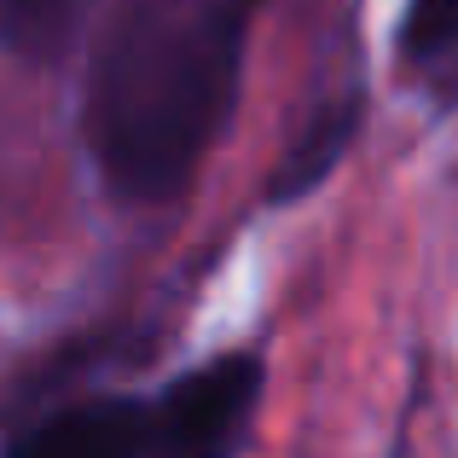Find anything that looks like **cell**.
Instances as JSON below:
<instances>
[{
    "label": "cell",
    "instance_id": "cell-1",
    "mask_svg": "<svg viewBox=\"0 0 458 458\" xmlns=\"http://www.w3.org/2000/svg\"><path fill=\"white\" fill-rule=\"evenodd\" d=\"M256 0H123L93 70L88 134L116 198L163 203L198 174L238 93Z\"/></svg>",
    "mask_w": 458,
    "mask_h": 458
},
{
    "label": "cell",
    "instance_id": "cell-2",
    "mask_svg": "<svg viewBox=\"0 0 458 458\" xmlns=\"http://www.w3.org/2000/svg\"><path fill=\"white\" fill-rule=\"evenodd\" d=\"M256 401V360L233 354L180 377L151 406V458H226Z\"/></svg>",
    "mask_w": 458,
    "mask_h": 458
},
{
    "label": "cell",
    "instance_id": "cell-3",
    "mask_svg": "<svg viewBox=\"0 0 458 458\" xmlns=\"http://www.w3.org/2000/svg\"><path fill=\"white\" fill-rule=\"evenodd\" d=\"M12 458H151V406L88 401L35 424Z\"/></svg>",
    "mask_w": 458,
    "mask_h": 458
},
{
    "label": "cell",
    "instance_id": "cell-4",
    "mask_svg": "<svg viewBox=\"0 0 458 458\" xmlns=\"http://www.w3.org/2000/svg\"><path fill=\"white\" fill-rule=\"evenodd\" d=\"M354 123H360V111H354V105H343V111L319 116V123H313L308 134H302V146L284 157V168L273 174V198H302L313 180H319L325 168H331L336 157H343L348 134H354Z\"/></svg>",
    "mask_w": 458,
    "mask_h": 458
},
{
    "label": "cell",
    "instance_id": "cell-5",
    "mask_svg": "<svg viewBox=\"0 0 458 458\" xmlns=\"http://www.w3.org/2000/svg\"><path fill=\"white\" fill-rule=\"evenodd\" d=\"M81 0H6V47L18 58H53L76 30Z\"/></svg>",
    "mask_w": 458,
    "mask_h": 458
},
{
    "label": "cell",
    "instance_id": "cell-6",
    "mask_svg": "<svg viewBox=\"0 0 458 458\" xmlns=\"http://www.w3.org/2000/svg\"><path fill=\"white\" fill-rule=\"evenodd\" d=\"M401 41H406V53H418V58L447 53L458 41V0H412Z\"/></svg>",
    "mask_w": 458,
    "mask_h": 458
}]
</instances>
